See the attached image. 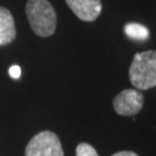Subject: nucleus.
<instances>
[{"label":"nucleus","instance_id":"f257e3e1","mask_svg":"<svg viewBox=\"0 0 156 156\" xmlns=\"http://www.w3.org/2000/svg\"><path fill=\"white\" fill-rule=\"evenodd\" d=\"M26 14L33 31L39 37H49L56 31L57 14L48 0H28Z\"/></svg>","mask_w":156,"mask_h":156},{"label":"nucleus","instance_id":"f03ea898","mask_svg":"<svg viewBox=\"0 0 156 156\" xmlns=\"http://www.w3.org/2000/svg\"><path fill=\"white\" fill-rule=\"evenodd\" d=\"M129 81L135 88L146 90L156 86V51L148 50L134 56L129 67Z\"/></svg>","mask_w":156,"mask_h":156},{"label":"nucleus","instance_id":"7ed1b4c3","mask_svg":"<svg viewBox=\"0 0 156 156\" xmlns=\"http://www.w3.org/2000/svg\"><path fill=\"white\" fill-rule=\"evenodd\" d=\"M26 156H64L62 142L51 131H43L34 135L24 151Z\"/></svg>","mask_w":156,"mask_h":156},{"label":"nucleus","instance_id":"20e7f679","mask_svg":"<svg viewBox=\"0 0 156 156\" xmlns=\"http://www.w3.org/2000/svg\"><path fill=\"white\" fill-rule=\"evenodd\" d=\"M144 106V95L138 89H125L115 97L113 108L120 116H134Z\"/></svg>","mask_w":156,"mask_h":156},{"label":"nucleus","instance_id":"39448f33","mask_svg":"<svg viewBox=\"0 0 156 156\" xmlns=\"http://www.w3.org/2000/svg\"><path fill=\"white\" fill-rule=\"evenodd\" d=\"M68 7L76 16L86 22H93L102 12L101 0H66Z\"/></svg>","mask_w":156,"mask_h":156},{"label":"nucleus","instance_id":"423d86ee","mask_svg":"<svg viewBox=\"0 0 156 156\" xmlns=\"http://www.w3.org/2000/svg\"><path fill=\"white\" fill-rule=\"evenodd\" d=\"M16 37L15 22L12 13L5 7H0V46L11 44Z\"/></svg>","mask_w":156,"mask_h":156},{"label":"nucleus","instance_id":"0eeeda50","mask_svg":"<svg viewBox=\"0 0 156 156\" xmlns=\"http://www.w3.org/2000/svg\"><path fill=\"white\" fill-rule=\"evenodd\" d=\"M125 33L128 37L136 39V41H145L149 37V30L145 26L139 24V23H127L125 26Z\"/></svg>","mask_w":156,"mask_h":156},{"label":"nucleus","instance_id":"6e6552de","mask_svg":"<svg viewBox=\"0 0 156 156\" xmlns=\"http://www.w3.org/2000/svg\"><path fill=\"white\" fill-rule=\"evenodd\" d=\"M75 156H98V154L93 146L82 142V144H79L76 147Z\"/></svg>","mask_w":156,"mask_h":156},{"label":"nucleus","instance_id":"1a4fd4ad","mask_svg":"<svg viewBox=\"0 0 156 156\" xmlns=\"http://www.w3.org/2000/svg\"><path fill=\"white\" fill-rule=\"evenodd\" d=\"M9 75H11L13 79H19L20 75H21V68L17 65H13L12 67H9Z\"/></svg>","mask_w":156,"mask_h":156},{"label":"nucleus","instance_id":"9d476101","mask_svg":"<svg viewBox=\"0 0 156 156\" xmlns=\"http://www.w3.org/2000/svg\"><path fill=\"white\" fill-rule=\"evenodd\" d=\"M112 156H139L134 151H118L116 154H113Z\"/></svg>","mask_w":156,"mask_h":156}]
</instances>
